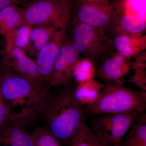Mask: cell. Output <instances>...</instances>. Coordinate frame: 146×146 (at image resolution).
Instances as JSON below:
<instances>
[{
	"instance_id": "6da1fadb",
	"label": "cell",
	"mask_w": 146,
	"mask_h": 146,
	"mask_svg": "<svg viewBox=\"0 0 146 146\" xmlns=\"http://www.w3.org/2000/svg\"><path fill=\"white\" fill-rule=\"evenodd\" d=\"M38 117L46 123L60 143L69 144L81 127L85 116L84 106L74 95V90L64 88L47 90L37 106Z\"/></svg>"
},
{
	"instance_id": "7a4b0ae2",
	"label": "cell",
	"mask_w": 146,
	"mask_h": 146,
	"mask_svg": "<svg viewBox=\"0 0 146 146\" xmlns=\"http://www.w3.org/2000/svg\"><path fill=\"white\" fill-rule=\"evenodd\" d=\"M86 118L110 113L146 111V92L130 89L122 84L105 82L98 98L84 106Z\"/></svg>"
},
{
	"instance_id": "3957f363",
	"label": "cell",
	"mask_w": 146,
	"mask_h": 146,
	"mask_svg": "<svg viewBox=\"0 0 146 146\" xmlns=\"http://www.w3.org/2000/svg\"><path fill=\"white\" fill-rule=\"evenodd\" d=\"M74 49L95 65L102 63L112 52V41L98 29L75 19L70 40Z\"/></svg>"
},
{
	"instance_id": "277c9868",
	"label": "cell",
	"mask_w": 146,
	"mask_h": 146,
	"mask_svg": "<svg viewBox=\"0 0 146 146\" xmlns=\"http://www.w3.org/2000/svg\"><path fill=\"white\" fill-rule=\"evenodd\" d=\"M138 111L110 113L93 116L87 127L103 146H119L137 118Z\"/></svg>"
},
{
	"instance_id": "5b68a950",
	"label": "cell",
	"mask_w": 146,
	"mask_h": 146,
	"mask_svg": "<svg viewBox=\"0 0 146 146\" xmlns=\"http://www.w3.org/2000/svg\"><path fill=\"white\" fill-rule=\"evenodd\" d=\"M70 9V0H31L23 9L24 23L67 28Z\"/></svg>"
},
{
	"instance_id": "8992f818",
	"label": "cell",
	"mask_w": 146,
	"mask_h": 146,
	"mask_svg": "<svg viewBox=\"0 0 146 146\" xmlns=\"http://www.w3.org/2000/svg\"><path fill=\"white\" fill-rule=\"evenodd\" d=\"M0 88L6 102L11 108L37 106L46 89L40 92L26 79L11 72L1 65Z\"/></svg>"
},
{
	"instance_id": "52a82bcc",
	"label": "cell",
	"mask_w": 146,
	"mask_h": 146,
	"mask_svg": "<svg viewBox=\"0 0 146 146\" xmlns=\"http://www.w3.org/2000/svg\"><path fill=\"white\" fill-rule=\"evenodd\" d=\"M1 64L11 72L26 79L40 92L43 87L35 61L27 55L26 52L18 48L6 47Z\"/></svg>"
},
{
	"instance_id": "ba28073f",
	"label": "cell",
	"mask_w": 146,
	"mask_h": 146,
	"mask_svg": "<svg viewBox=\"0 0 146 146\" xmlns=\"http://www.w3.org/2000/svg\"><path fill=\"white\" fill-rule=\"evenodd\" d=\"M80 55L74 49L70 41H64L54 66L52 76L47 90L52 87L70 88L74 81V69Z\"/></svg>"
},
{
	"instance_id": "9c48e42d",
	"label": "cell",
	"mask_w": 146,
	"mask_h": 146,
	"mask_svg": "<svg viewBox=\"0 0 146 146\" xmlns=\"http://www.w3.org/2000/svg\"><path fill=\"white\" fill-rule=\"evenodd\" d=\"M78 21L98 29L105 34L116 13L115 6L102 5L77 0L76 7Z\"/></svg>"
},
{
	"instance_id": "30bf717a",
	"label": "cell",
	"mask_w": 146,
	"mask_h": 146,
	"mask_svg": "<svg viewBox=\"0 0 146 146\" xmlns=\"http://www.w3.org/2000/svg\"><path fill=\"white\" fill-rule=\"evenodd\" d=\"M67 29H58L52 40L36 54L35 63L45 89H47L51 79L55 62L66 38Z\"/></svg>"
},
{
	"instance_id": "8fae6325",
	"label": "cell",
	"mask_w": 146,
	"mask_h": 146,
	"mask_svg": "<svg viewBox=\"0 0 146 146\" xmlns=\"http://www.w3.org/2000/svg\"><path fill=\"white\" fill-rule=\"evenodd\" d=\"M37 118L36 111L0 129V146H34L27 129Z\"/></svg>"
},
{
	"instance_id": "7c38bea8",
	"label": "cell",
	"mask_w": 146,
	"mask_h": 146,
	"mask_svg": "<svg viewBox=\"0 0 146 146\" xmlns=\"http://www.w3.org/2000/svg\"><path fill=\"white\" fill-rule=\"evenodd\" d=\"M130 60L117 52L112 51L96 68L95 77L105 82L123 84L125 82V77L131 69Z\"/></svg>"
},
{
	"instance_id": "4fadbf2b",
	"label": "cell",
	"mask_w": 146,
	"mask_h": 146,
	"mask_svg": "<svg viewBox=\"0 0 146 146\" xmlns=\"http://www.w3.org/2000/svg\"><path fill=\"white\" fill-rule=\"evenodd\" d=\"M112 44L117 52L130 59L145 50L146 36L143 33L120 32L115 34Z\"/></svg>"
},
{
	"instance_id": "5bb4252c",
	"label": "cell",
	"mask_w": 146,
	"mask_h": 146,
	"mask_svg": "<svg viewBox=\"0 0 146 146\" xmlns=\"http://www.w3.org/2000/svg\"><path fill=\"white\" fill-rule=\"evenodd\" d=\"M112 27L115 29V34L120 32L143 33L146 29V22L133 14L119 15L116 10L115 18L109 28Z\"/></svg>"
},
{
	"instance_id": "9a60e30c",
	"label": "cell",
	"mask_w": 146,
	"mask_h": 146,
	"mask_svg": "<svg viewBox=\"0 0 146 146\" xmlns=\"http://www.w3.org/2000/svg\"><path fill=\"white\" fill-rule=\"evenodd\" d=\"M103 83L95 79L78 83L74 90V95L77 100L83 106L90 105L96 101Z\"/></svg>"
},
{
	"instance_id": "2e32d148",
	"label": "cell",
	"mask_w": 146,
	"mask_h": 146,
	"mask_svg": "<svg viewBox=\"0 0 146 146\" xmlns=\"http://www.w3.org/2000/svg\"><path fill=\"white\" fill-rule=\"evenodd\" d=\"M24 23L23 9L11 5L0 11V35L4 36Z\"/></svg>"
},
{
	"instance_id": "e0dca14e",
	"label": "cell",
	"mask_w": 146,
	"mask_h": 146,
	"mask_svg": "<svg viewBox=\"0 0 146 146\" xmlns=\"http://www.w3.org/2000/svg\"><path fill=\"white\" fill-rule=\"evenodd\" d=\"M58 29L57 28L52 26L40 25L32 27L29 51L37 54L43 47L52 40Z\"/></svg>"
},
{
	"instance_id": "ac0fdd59",
	"label": "cell",
	"mask_w": 146,
	"mask_h": 146,
	"mask_svg": "<svg viewBox=\"0 0 146 146\" xmlns=\"http://www.w3.org/2000/svg\"><path fill=\"white\" fill-rule=\"evenodd\" d=\"M120 142L119 146H146V113L143 112Z\"/></svg>"
},
{
	"instance_id": "d6986e66",
	"label": "cell",
	"mask_w": 146,
	"mask_h": 146,
	"mask_svg": "<svg viewBox=\"0 0 146 146\" xmlns=\"http://www.w3.org/2000/svg\"><path fill=\"white\" fill-rule=\"evenodd\" d=\"M32 27L29 24L23 23L7 34L4 36L6 47H15L25 52L28 51Z\"/></svg>"
},
{
	"instance_id": "ffe728a7",
	"label": "cell",
	"mask_w": 146,
	"mask_h": 146,
	"mask_svg": "<svg viewBox=\"0 0 146 146\" xmlns=\"http://www.w3.org/2000/svg\"><path fill=\"white\" fill-rule=\"evenodd\" d=\"M11 108L6 102L0 88V129L6 126L36 112L37 107H27L23 108L21 112L13 113Z\"/></svg>"
},
{
	"instance_id": "44dd1931",
	"label": "cell",
	"mask_w": 146,
	"mask_h": 146,
	"mask_svg": "<svg viewBox=\"0 0 146 146\" xmlns=\"http://www.w3.org/2000/svg\"><path fill=\"white\" fill-rule=\"evenodd\" d=\"M133 62H131V69L134 71L133 75L129 76L125 82L135 83L142 91L146 92V52L145 51L135 56Z\"/></svg>"
},
{
	"instance_id": "7402d4cb",
	"label": "cell",
	"mask_w": 146,
	"mask_h": 146,
	"mask_svg": "<svg viewBox=\"0 0 146 146\" xmlns=\"http://www.w3.org/2000/svg\"><path fill=\"white\" fill-rule=\"evenodd\" d=\"M30 135L34 146H62L47 125L35 128Z\"/></svg>"
},
{
	"instance_id": "603a6c76",
	"label": "cell",
	"mask_w": 146,
	"mask_h": 146,
	"mask_svg": "<svg viewBox=\"0 0 146 146\" xmlns=\"http://www.w3.org/2000/svg\"><path fill=\"white\" fill-rule=\"evenodd\" d=\"M96 66L89 58H80L74 69V78L79 83L82 82L93 79L96 76Z\"/></svg>"
},
{
	"instance_id": "cb8c5ba5",
	"label": "cell",
	"mask_w": 146,
	"mask_h": 146,
	"mask_svg": "<svg viewBox=\"0 0 146 146\" xmlns=\"http://www.w3.org/2000/svg\"><path fill=\"white\" fill-rule=\"evenodd\" d=\"M87 125L84 121L81 127L68 144V146H90L87 137Z\"/></svg>"
},
{
	"instance_id": "d4e9b609",
	"label": "cell",
	"mask_w": 146,
	"mask_h": 146,
	"mask_svg": "<svg viewBox=\"0 0 146 146\" xmlns=\"http://www.w3.org/2000/svg\"><path fill=\"white\" fill-rule=\"evenodd\" d=\"M29 2H27V0H0V11L9 5H25Z\"/></svg>"
},
{
	"instance_id": "484cf974",
	"label": "cell",
	"mask_w": 146,
	"mask_h": 146,
	"mask_svg": "<svg viewBox=\"0 0 146 146\" xmlns=\"http://www.w3.org/2000/svg\"><path fill=\"white\" fill-rule=\"evenodd\" d=\"M87 137L90 146H103L98 140L94 133H92L89 128L87 130Z\"/></svg>"
},
{
	"instance_id": "4316f807",
	"label": "cell",
	"mask_w": 146,
	"mask_h": 146,
	"mask_svg": "<svg viewBox=\"0 0 146 146\" xmlns=\"http://www.w3.org/2000/svg\"><path fill=\"white\" fill-rule=\"evenodd\" d=\"M81 1L86 2L102 5H108L110 4V0H79Z\"/></svg>"
}]
</instances>
